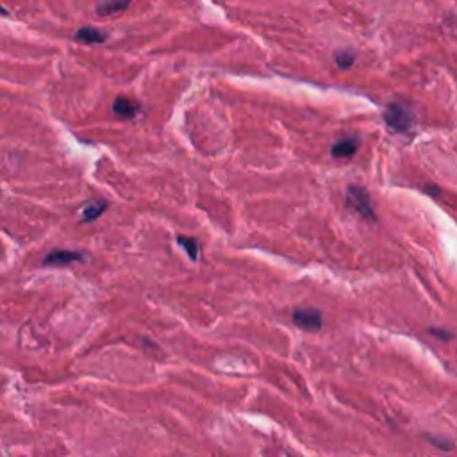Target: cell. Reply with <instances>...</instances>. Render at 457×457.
Listing matches in <instances>:
<instances>
[{
  "label": "cell",
  "mask_w": 457,
  "mask_h": 457,
  "mask_svg": "<svg viewBox=\"0 0 457 457\" xmlns=\"http://www.w3.org/2000/svg\"><path fill=\"white\" fill-rule=\"evenodd\" d=\"M347 204L349 208H352L354 211L359 213L365 220L375 222V209L372 204L370 193L366 192L365 188L361 186H349V192H347Z\"/></svg>",
  "instance_id": "obj_1"
},
{
  "label": "cell",
  "mask_w": 457,
  "mask_h": 457,
  "mask_svg": "<svg viewBox=\"0 0 457 457\" xmlns=\"http://www.w3.org/2000/svg\"><path fill=\"white\" fill-rule=\"evenodd\" d=\"M384 122L390 125L391 129L399 131V133H408L413 127L415 117H413L411 109L408 106L397 102V104L388 106V109L384 111Z\"/></svg>",
  "instance_id": "obj_2"
},
{
  "label": "cell",
  "mask_w": 457,
  "mask_h": 457,
  "mask_svg": "<svg viewBox=\"0 0 457 457\" xmlns=\"http://www.w3.org/2000/svg\"><path fill=\"white\" fill-rule=\"evenodd\" d=\"M293 322L304 331H320L324 325V316L318 309L313 308H300L293 311Z\"/></svg>",
  "instance_id": "obj_3"
},
{
  "label": "cell",
  "mask_w": 457,
  "mask_h": 457,
  "mask_svg": "<svg viewBox=\"0 0 457 457\" xmlns=\"http://www.w3.org/2000/svg\"><path fill=\"white\" fill-rule=\"evenodd\" d=\"M359 145H361V138L359 136L341 138L340 142H336L333 145V149H331V154H333V158H336V159L352 158V156L359 150Z\"/></svg>",
  "instance_id": "obj_4"
},
{
  "label": "cell",
  "mask_w": 457,
  "mask_h": 457,
  "mask_svg": "<svg viewBox=\"0 0 457 457\" xmlns=\"http://www.w3.org/2000/svg\"><path fill=\"white\" fill-rule=\"evenodd\" d=\"M142 111V106L138 104L136 100L129 99V97H118L113 102V113L122 120H129V118L138 117V113Z\"/></svg>",
  "instance_id": "obj_5"
},
{
  "label": "cell",
  "mask_w": 457,
  "mask_h": 457,
  "mask_svg": "<svg viewBox=\"0 0 457 457\" xmlns=\"http://www.w3.org/2000/svg\"><path fill=\"white\" fill-rule=\"evenodd\" d=\"M83 259L84 254L79 250H52L43 263L49 266H63L75 261H83Z\"/></svg>",
  "instance_id": "obj_6"
},
{
  "label": "cell",
  "mask_w": 457,
  "mask_h": 457,
  "mask_svg": "<svg viewBox=\"0 0 457 457\" xmlns=\"http://www.w3.org/2000/svg\"><path fill=\"white\" fill-rule=\"evenodd\" d=\"M108 40V34L97 27H83L75 33V42L86 43V45H95V43H104Z\"/></svg>",
  "instance_id": "obj_7"
},
{
  "label": "cell",
  "mask_w": 457,
  "mask_h": 457,
  "mask_svg": "<svg viewBox=\"0 0 457 457\" xmlns=\"http://www.w3.org/2000/svg\"><path fill=\"white\" fill-rule=\"evenodd\" d=\"M129 4L131 0H108V2H102V4L97 6V15L99 17H109V15H115V13L127 9Z\"/></svg>",
  "instance_id": "obj_8"
},
{
  "label": "cell",
  "mask_w": 457,
  "mask_h": 457,
  "mask_svg": "<svg viewBox=\"0 0 457 457\" xmlns=\"http://www.w3.org/2000/svg\"><path fill=\"white\" fill-rule=\"evenodd\" d=\"M108 209V202L106 200H97V202H92V204H88L86 208L83 209V222H93L97 218H100V215Z\"/></svg>",
  "instance_id": "obj_9"
},
{
  "label": "cell",
  "mask_w": 457,
  "mask_h": 457,
  "mask_svg": "<svg viewBox=\"0 0 457 457\" xmlns=\"http://www.w3.org/2000/svg\"><path fill=\"white\" fill-rule=\"evenodd\" d=\"M177 241H179V245L183 247L184 250L188 252V256H190V259L192 261H197L199 259V241L195 240V238H188V236H179L177 238Z\"/></svg>",
  "instance_id": "obj_10"
},
{
  "label": "cell",
  "mask_w": 457,
  "mask_h": 457,
  "mask_svg": "<svg viewBox=\"0 0 457 457\" xmlns=\"http://www.w3.org/2000/svg\"><path fill=\"white\" fill-rule=\"evenodd\" d=\"M334 61H336V65L341 70H347V68L352 67L354 61H356V54L350 52V50H340V52L334 54Z\"/></svg>",
  "instance_id": "obj_11"
},
{
  "label": "cell",
  "mask_w": 457,
  "mask_h": 457,
  "mask_svg": "<svg viewBox=\"0 0 457 457\" xmlns=\"http://www.w3.org/2000/svg\"><path fill=\"white\" fill-rule=\"evenodd\" d=\"M431 333L438 338H443V340H450V338H452V334L443 333V331H440V329H431Z\"/></svg>",
  "instance_id": "obj_12"
},
{
  "label": "cell",
  "mask_w": 457,
  "mask_h": 457,
  "mask_svg": "<svg viewBox=\"0 0 457 457\" xmlns=\"http://www.w3.org/2000/svg\"><path fill=\"white\" fill-rule=\"evenodd\" d=\"M0 15H9V13L6 11V9H2V6H0Z\"/></svg>",
  "instance_id": "obj_13"
}]
</instances>
